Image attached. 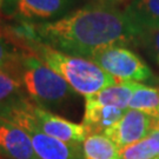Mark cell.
Wrapping results in <instances>:
<instances>
[{"instance_id":"cell-1","label":"cell","mask_w":159,"mask_h":159,"mask_svg":"<svg viewBox=\"0 0 159 159\" xmlns=\"http://www.w3.org/2000/svg\"><path fill=\"white\" fill-rule=\"evenodd\" d=\"M31 25L33 41L86 59L107 46L134 45L124 12L102 1L90 2L53 21Z\"/></svg>"},{"instance_id":"cell-2","label":"cell","mask_w":159,"mask_h":159,"mask_svg":"<svg viewBox=\"0 0 159 159\" xmlns=\"http://www.w3.org/2000/svg\"><path fill=\"white\" fill-rule=\"evenodd\" d=\"M13 45L18 50L31 52L38 57L63 77L75 93L85 98L94 96L99 91L118 83L114 77L105 72L91 59L71 56L39 41H23Z\"/></svg>"},{"instance_id":"cell-3","label":"cell","mask_w":159,"mask_h":159,"mask_svg":"<svg viewBox=\"0 0 159 159\" xmlns=\"http://www.w3.org/2000/svg\"><path fill=\"white\" fill-rule=\"evenodd\" d=\"M11 73L31 102L51 112L64 106L75 93L63 77L31 52L19 50Z\"/></svg>"},{"instance_id":"cell-4","label":"cell","mask_w":159,"mask_h":159,"mask_svg":"<svg viewBox=\"0 0 159 159\" xmlns=\"http://www.w3.org/2000/svg\"><path fill=\"white\" fill-rule=\"evenodd\" d=\"M30 99L24 93L0 104V116L23 129L39 159H83L81 144H68L39 130L31 119Z\"/></svg>"},{"instance_id":"cell-5","label":"cell","mask_w":159,"mask_h":159,"mask_svg":"<svg viewBox=\"0 0 159 159\" xmlns=\"http://www.w3.org/2000/svg\"><path fill=\"white\" fill-rule=\"evenodd\" d=\"M92 61L118 81H145L154 77L142 57L125 45H112L93 54Z\"/></svg>"},{"instance_id":"cell-6","label":"cell","mask_w":159,"mask_h":159,"mask_svg":"<svg viewBox=\"0 0 159 159\" xmlns=\"http://www.w3.org/2000/svg\"><path fill=\"white\" fill-rule=\"evenodd\" d=\"M74 0H4L1 16L17 23H46L70 13Z\"/></svg>"},{"instance_id":"cell-7","label":"cell","mask_w":159,"mask_h":159,"mask_svg":"<svg viewBox=\"0 0 159 159\" xmlns=\"http://www.w3.org/2000/svg\"><path fill=\"white\" fill-rule=\"evenodd\" d=\"M159 127V118L137 110H126L113 126L104 132L119 150L143 140Z\"/></svg>"},{"instance_id":"cell-8","label":"cell","mask_w":159,"mask_h":159,"mask_svg":"<svg viewBox=\"0 0 159 159\" xmlns=\"http://www.w3.org/2000/svg\"><path fill=\"white\" fill-rule=\"evenodd\" d=\"M29 112L31 119L44 133L68 144H83L89 136L85 126L60 117L48 110L37 106L30 100Z\"/></svg>"},{"instance_id":"cell-9","label":"cell","mask_w":159,"mask_h":159,"mask_svg":"<svg viewBox=\"0 0 159 159\" xmlns=\"http://www.w3.org/2000/svg\"><path fill=\"white\" fill-rule=\"evenodd\" d=\"M123 12L134 45L159 29V0H131Z\"/></svg>"},{"instance_id":"cell-10","label":"cell","mask_w":159,"mask_h":159,"mask_svg":"<svg viewBox=\"0 0 159 159\" xmlns=\"http://www.w3.org/2000/svg\"><path fill=\"white\" fill-rule=\"evenodd\" d=\"M0 159H39L27 133L0 116Z\"/></svg>"},{"instance_id":"cell-11","label":"cell","mask_w":159,"mask_h":159,"mask_svg":"<svg viewBox=\"0 0 159 159\" xmlns=\"http://www.w3.org/2000/svg\"><path fill=\"white\" fill-rule=\"evenodd\" d=\"M124 113L125 111L121 108L102 105L91 98H85L83 125L89 134H104V132L113 126Z\"/></svg>"},{"instance_id":"cell-12","label":"cell","mask_w":159,"mask_h":159,"mask_svg":"<svg viewBox=\"0 0 159 159\" xmlns=\"http://www.w3.org/2000/svg\"><path fill=\"white\" fill-rule=\"evenodd\" d=\"M138 85L139 83L137 81H118L117 84L108 86L89 98L100 102L102 105L114 106L126 111L129 110L131 98Z\"/></svg>"},{"instance_id":"cell-13","label":"cell","mask_w":159,"mask_h":159,"mask_svg":"<svg viewBox=\"0 0 159 159\" xmlns=\"http://www.w3.org/2000/svg\"><path fill=\"white\" fill-rule=\"evenodd\" d=\"M81 146L83 159H121L118 146L105 134H89Z\"/></svg>"},{"instance_id":"cell-14","label":"cell","mask_w":159,"mask_h":159,"mask_svg":"<svg viewBox=\"0 0 159 159\" xmlns=\"http://www.w3.org/2000/svg\"><path fill=\"white\" fill-rule=\"evenodd\" d=\"M121 159H154L159 157V127L146 138L120 150Z\"/></svg>"},{"instance_id":"cell-15","label":"cell","mask_w":159,"mask_h":159,"mask_svg":"<svg viewBox=\"0 0 159 159\" xmlns=\"http://www.w3.org/2000/svg\"><path fill=\"white\" fill-rule=\"evenodd\" d=\"M129 108L158 117L157 112L159 108V87L146 86L139 83L131 98Z\"/></svg>"},{"instance_id":"cell-16","label":"cell","mask_w":159,"mask_h":159,"mask_svg":"<svg viewBox=\"0 0 159 159\" xmlns=\"http://www.w3.org/2000/svg\"><path fill=\"white\" fill-rule=\"evenodd\" d=\"M23 93L19 80L7 71L0 70V104Z\"/></svg>"},{"instance_id":"cell-17","label":"cell","mask_w":159,"mask_h":159,"mask_svg":"<svg viewBox=\"0 0 159 159\" xmlns=\"http://www.w3.org/2000/svg\"><path fill=\"white\" fill-rule=\"evenodd\" d=\"M18 54L19 50L6 38L0 29V70L11 72Z\"/></svg>"},{"instance_id":"cell-18","label":"cell","mask_w":159,"mask_h":159,"mask_svg":"<svg viewBox=\"0 0 159 159\" xmlns=\"http://www.w3.org/2000/svg\"><path fill=\"white\" fill-rule=\"evenodd\" d=\"M137 46H140L150 57L157 60L159 58V29L139 40Z\"/></svg>"},{"instance_id":"cell-19","label":"cell","mask_w":159,"mask_h":159,"mask_svg":"<svg viewBox=\"0 0 159 159\" xmlns=\"http://www.w3.org/2000/svg\"><path fill=\"white\" fill-rule=\"evenodd\" d=\"M97 1H102V2H108V4H120V2H124V1H131V0H97Z\"/></svg>"},{"instance_id":"cell-20","label":"cell","mask_w":159,"mask_h":159,"mask_svg":"<svg viewBox=\"0 0 159 159\" xmlns=\"http://www.w3.org/2000/svg\"><path fill=\"white\" fill-rule=\"evenodd\" d=\"M2 2L4 0H0V14H1V8H2Z\"/></svg>"},{"instance_id":"cell-21","label":"cell","mask_w":159,"mask_h":159,"mask_svg":"<svg viewBox=\"0 0 159 159\" xmlns=\"http://www.w3.org/2000/svg\"><path fill=\"white\" fill-rule=\"evenodd\" d=\"M157 116H158V118H159V108H158V112H157Z\"/></svg>"},{"instance_id":"cell-22","label":"cell","mask_w":159,"mask_h":159,"mask_svg":"<svg viewBox=\"0 0 159 159\" xmlns=\"http://www.w3.org/2000/svg\"><path fill=\"white\" fill-rule=\"evenodd\" d=\"M157 63H158V64H159V58H158V59H157Z\"/></svg>"},{"instance_id":"cell-23","label":"cell","mask_w":159,"mask_h":159,"mask_svg":"<svg viewBox=\"0 0 159 159\" xmlns=\"http://www.w3.org/2000/svg\"><path fill=\"white\" fill-rule=\"evenodd\" d=\"M154 159H159V157H158V158H154Z\"/></svg>"}]
</instances>
